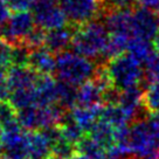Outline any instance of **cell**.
I'll return each instance as SVG.
<instances>
[{
    "label": "cell",
    "instance_id": "52a82bcc",
    "mask_svg": "<svg viewBox=\"0 0 159 159\" xmlns=\"http://www.w3.org/2000/svg\"><path fill=\"white\" fill-rule=\"evenodd\" d=\"M35 28L36 24L33 13L30 11L15 12L1 30V38L13 46L24 43Z\"/></svg>",
    "mask_w": 159,
    "mask_h": 159
},
{
    "label": "cell",
    "instance_id": "7a4b0ae2",
    "mask_svg": "<svg viewBox=\"0 0 159 159\" xmlns=\"http://www.w3.org/2000/svg\"><path fill=\"white\" fill-rule=\"evenodd\" d=\"M98 65L93 60L77 54L74 50H65L56 55V70L60 81L79 87L94 79Z\"/></svg>",
    "mask_w": 159,
    "mask_h": 159
},
{
    "label": "cell",
    "instance_id": "30bf717a",
    "mask_svg": "<svg viewBox=\"0 0 159 159\" xmlns=\"http://www.w3.org/2000/svg\"><path fill=\"white\" fill-rule=\"evenodd\" d=\"M158 20L153 11L136 6L132 16V35L142 39H153L158 32Z\"/></svg>",
    "mask_w": 159,
    "mask_h": 159
},
{
    "label": "cell",
    "instance_id": "277c9868",
    "mask_svg": "<svg viewBox=\"0 0 159 159\" xmlns=\"http://www.w3.org/2000/svg\"><path fill=\"white\" fill-rule=\"evenodd\" d=\"M159 144L154 138L148 118L137 119L130 124L129 134L126 139V152L137 158L144 159L157 154Z\"/></svg>",
    "mask_w": 159,
    "mask_h": 159
},
{
    "label": "cell",
    "instance_id": "60d3db41",
    "mask_svg": "<svg viewBox=\"0 0 159 159\" xmlns=\"http://www.w3.org/2000/svg\"><path fill=\"white\" fill-rule=\"evenodd\" d=\"M46 159H57V158H55V157H48V158H46Z\"/></svg>",
    "mask_w": 159,
    "mask_h": 159
},
{
    "label": "cell",
    "instance_id": "44dd1931",
    "mask_svg": "<svg viewBox=\"0 0 159 159\" xmlns=\"http://www.w3.org/2000/svg\"><path fill=\"white\" fill-rule=\"evenodd\" d=\"M129 40H130L129 36L110 34L108 45H107V48H105L104 54H103V61H102V63H105V62H108V61L115 59L117 56L123 55V53L128 49Z\"/></svg>",
    "mask_w": 159,
    "mask_h": 159
},
{
    "label": "cell",
    "instance_id": "3957f363",
    "mask_svg": "<svg viewBox=\"0 0 159 159\" xmlns=\"http://www.w3.org/2000/svg\"><path fill=\"white\" fill-rule=\"evenodd\" d=\"M111 83L116 89L124 90L131 87L142 85L144 82V70L140 63L129 54L120 55L105 62Z\"/></svg>",
    "mask_w": 159,
    "mask_h": 159
},
{
    "label": "cell",
    "instance_id": "b9f144b4",
    "mask_svg": "<svg viewBox=\"0 0 159 159\" xmlns=\"http://www.w3.org/2000/svg\"><path fill=\"white\" fill-rule=\"evenodd\" d=\"M156 156H157V158L159 159V150H158V152H157V154H156Z\"/></svg>",
    "mask_w": 159,
    "mask_h": 159
},
{
    "label": "cell",
    "instance_id": "d6986e66",
    "mask_svg": "<svg viewBox=\"0 0 159 159\" xmlns=\"http://www.w3.org/2000/svg\"><path fill=\"white\" fill-rule=\"evenodd\" d=\"M153 45L150 43V40L142 39L134 36L129 40L128 43V53L138 63H146V61L153 54Z\"/></svg>",
    "mask_w": 159,
    "mask_h": 159
},
{
    "label": "cell",
    "instance_id": "ac0fdd59",
    "mask_svg": "<svg viewBox=\"0 0 159 159\" xmlns=\"http://www.w3.org/2000/svg\"><path fill=\"white\" fill-rule=\"evenodd\" d=\"M101 119L114 129L126 126L134 123V119L119 104H105L102 110Z\"/></svg>",
    "mask_w": 159,
    "mask_h": 159
},
{
    "label": "cell",
    "instance_id": "f1b7e54d",
    "mask_svg": "<svg viewBox=\"0 0 159 159\" xmlns=\"http://www.w3.org/2000/svg\"><path fill=\"white\" fill-rule=\"evenodd\" d=\"M11 11L14 12H24L30 11V8H34L36 0H7L6 2Z\"/></svg>",
    "mask_w": 159,
    "mask_h": 159
},
{
    "label": "cell",
    "instance_id": "ffe728a7",
    "mask_svg": "<svg viewBox=\"0 0 159 159\" xmlns=\"http://www.w3.org/2000/svg\"><path fill=\"white\" fill-rule=\"evenodd\" d=\"M88 132L90 137L95 142H97L99 145H102L104 149L109 150L116 145L115 129L109 124H107L105 122H103L102 119H99Z\"/></svg>",
    "mask_w": 159,
    "mask_h": 159
},
{
    "label": "cell",
    "instance_id": "836d02e7",
    "mask_svg": "<svg viewBox=\"0 0 159 159\" xmlns=\"http://www.w3.org/2000/svg\"><path fill=\"white\" fill-rule=\"evenodd\" d=\"M11 89L6 79H0V102L10 99Z\"/></svg>",
    "mask_w": 159,
    "mask_h": 159
},
{
    "label": "cell",
    "instance_id": "8992f818",
    "mask_svg": "<svg viewBox=\"0 0 159 159\" xmlns=\"http://www.w3.org/2000/svg\"><path fill=\"white\" fill-rule=\"evenodd\" d=\"M70 25L82 26L97 20L104 13L101 0H60Z\"/></svg>",
    "mask_w": 159,
    "mask_h": 159
},
{
    "label": "cell",
    "instance_id": "e0dca14e",
    "mask_svg": "<svg viewBox=\"0 0 159 159\" xmlns=\"http://www.w3.org/2000/svg\"><path fill=\"white\" fill-rule=\"evenodd\" d=\"M103 107L104 105L102 104L93 105V107H75L70 115L75 122L88 132L101 119Z\"/></svg>",
    "mask_w": 159,
    "mask_h": 159
},
{
    "label": "cell",
    "instance_id": "7bdbcfd3",
    "mask_svg": "<svg viewBox=\"0 0 159 159\" xmlns=\"http://www.w3.org/2000/svg\"><path fill=\"white\" fill-rule=\"evenodd\" d=\"M4 1H5V2H7V0H4Z\"/></svg>",
    "mask_w": 159,
    "mask_h": 159
},
{
    "label": "cell",
    "instance_id": "4fadbf2b",
    "mask_svg": "<svg viewBox=\"0 0 159 159\" xmlns=\"http://www.w3.org/2000/svg\"><path fill=\"white\" fill-rule=\"evenodd\" d=\"M28 67L38 75H52L56 70V57L46 47L30 50Z\"/></svg>",
    "mask_w": 159,
    "mask_h": 159
},
{
    "label": "cell",
    "instance_id": "6da1fadb",
    "mask_svg": "<svg viewBox=\"0 0 159 159\" xmlns=\"http://www.w3.org/2000/svg\"><path fill=\"white\" fill-rule=\"evenodd\" d=\"M109 38L104 22L93 20L75 28L71 48L77 54L90 60H99V63H102Z\"/></svg>",
    "mask_w": 159,
    "mask_h": 159
},
{
    "label": "cell",
    "instance_id": "7c38bea8",
    "mask_svg": "<svg viewBox=\"0 0 159 159\" xmlns=\"http://www.w3.org/2000/svg\"><path fill=\"white\" fill-rule=\"evenodd\" d=\"M38 77L39 75L30 69L28 66H12L6 76V81L12 93L14 90L34 88Z\"/></svg>",
    "mask_w": 159,
    "mask_h": 159
},
{
    "label": "cell",
    "instance_id": "9c48e42d",
    "mask_svg": "<svg viewBox=\"0 0 159 159\" xmlns=\"http://www.w3.org/2000/svg\"><path fill=\"white\" fill-rule=\"evenodd\" d=\"M134 7L136 6L105 11L102 18L109 34L124 36L132 34V16Z\"/></svg>",
    "mask_w": 159,
    "mask_h": 159
},
{
    "label": "cell",
    "instance_id": "2e32d148",
    "mask_svg": "<svg viewBox=\"0 0 159 159\" xmlns=\"http://www.w3.org/2000/svg\"><path fill=\"white\" fill-rule=\"evenodd\" d=\"M27 159H46L52 153V144L41 131L27 132Z\"/></svg>",
    "mask_w": 159,
    "mask_h": 159
},
{
    "label": "cell",
    "instance_id": "d6a6232c",
    "mask_svg": "<svg viewBox=\"0 0 159 159\" xmlns=\"http://www.w3.org/2000/svg\"><path fill=\"white\" fill-rule=\"evenodd\" d=\"M136 6L151 11H159V0H134Z\"/></svg>",
    "mask_w": 159,
    "mask_h": 159
},
{
    "label": "cell",
    "instance_id": "1f68e13d",
    "mask_svg": "<svg viewBox=\"0 0 159 159\" xmlns=\"http://www.w3.org/2000/svg\"><path fill=\"white\" fill-rule=\"evenodd\" d=\"M148 122H149L150 126H151V130L153 132L154 138L157 139L159 144V111L157 112H152L148 117Z\"/></svg>",
    "mask_w": 159,
    "mask_h": 159
},
{
    "label": "cell",
    "instance_id": "7402d4cb",
    "mask_svg": "<svg viewBox=\"0 0 159 159\" xmlns=\"http://www.w3.org/2000/svg\"><path fill=\"white\" fill-rule=\"evenodd\" d=\"M76 148L82 154H85L93 159H107L108 156V150L95 142L90 136L83 137L76 144Z\"/></svg>",
    "mask_w": 159,
    "mask_h": 159
},
{
    "label": "cell",
    "instance_id": "ba28073f",
    "mask_svg": "<svg viewBox=\"0 0 159 159\" xmlns=\"http://www.w3.org/2000/svg\"><path fill=\"white\" fill-rule=\"evenodd\" d=\"M36 26L43 30H50L66 26L69 22L62 7L57 4L36 2L33 8Z\"/></svg>",
    "mask_w": 159,
    "mask_h": 159
},
{
    "label": "cell",
    "instance_id": "4dcf8cb0",
    "mask_svg": "<svg viewBox=\"0 0 159 159\" xmlns=\"http://www.w3.org/2000/svg\"><path fill=\"white\" fill-rule=\"evenodd\" d=\"M11 18V8L4 0H0V32L4 30Z\"/></svg>",
    "mask_w": 159,
    "mask_h": 159
},
{
    "label": "cell",
    "instance_id": "74e56055",
    "mask_svg": "<svg viewBox=\"0 0 159 159\" xmlns=\"http://www.w3.org/2000/svg\"><path fill=\"white\" fill-rule=\"evenodd\" d=\"M4 152V144H2V140H1V137H0V156Z\"/></svg>",
    "mask_w": 159,
    "mask_h": 159
},
{
    "label": "cell",
    "instance_id": "d4e9b609",
    "mask_svg": "<svg viewBox=\"0 0 159 159\" xmlns=\"http://www.w3.org/2000/svg\"><path fill=\"white\" fill-rule=\"evenodd\" d=\"M143 105L150 114L159 111V82L148 84L143 95Z\"/></svg>",
    "mask_w": 159,
    "mask_h": 159
},
{
    "label": "cell",
    "instance_id": "e575fe53",
    "mask_svg": "<svg viewBox=\"0 0 159 159\" xmlns=\"http://www.w3.org/2000/svg\"><path fill=\"white\" fill-rule=\"evenodd\" d=\"M152 45H153V48L154 50L159 53V30L157 32V34L154 35L153 40H152Z\"/></svg>",
    "mask_w": 159,
    "mask_h": 159
},
{
    "label": "cell",
    "instance_id": "8fae6325",
    "mask_svg": "<svg viewBox=\"0 0 159 159\" xmlns=\"http://www.w3.org/2000/svg\"><path fill=\"white\" fill-rule=\"evenodd\" d=\"M75 28L76 26L74 25H66L55 30H46L43 47H46L55 55L68 50V47L71 46L73 42Z\"/></svg>",
    "mask_w": 159,
    "mask_h": 159
},
{
    "label": "cell",
    "instance_id": "f546056e",
    "mask_svg": "<svg viewBox=\"0 0 159 159\" xmlns=\"http://www.w3.org/2000/svg\"><path fill=\"white\" fill-rule=\"evenodd\" d=\"M103 10L110 11L116 8H126V7H134L136 6L134 0H101Z\"/></svg>",
    "mask_w": 159,
    "mask_h": 159
},
{
    "label": "cell",
    "instance_id": "d590c367",
    "mask_svg": "<svg viewBox=\"0 0 159 159\" xmlns=\"http://www.w3.org/2000/svg\"><path fill=\"white\" fill-rule=\"evenodd\" d=\"M69 159H93V158H90V157L85 156V154L80 153V154H74V156H73V157H70Z\"/></svg>",
    "mask_w": 159,
    "mask_h": 159
},
{
    "label": "cell",
    "instance_id": "8d00e7d4",
    "mask_svg": "<svg viewBox=\"0 0 159 159\" xmlns=\"http://www.w3.org/2000/svg\"><path fill=\"white\" fill-rule=\"evenodd\" d=\"M36 2H46V4H56L60 0H36Z\"/></svg>",
    "mask_w": 159,
    "mask_h": 159
},
{
    "label": "cell",
    "instance_id": "ab89813d",
    "mask_svg": "<svg viewBox=\"0 0 159 159\" xmlns=\"http://www.w3.org/2000/svg\"><path fill=\"white\" fill-rule=\"evenodd\" d=\"M157 20H158V25H159V11L157 12Z\"/></svg>",
    "mask_w": 159,
    "mask_h": 159
},
{
    "label": "cell",
    "instance_id": "603a6c76",
    "mask_svg": "<svg viewBox=\"0 0 159 159\" xmlns=\"http://www.w3.org/2000/svg\"><path fill=\"white\" fill-rule=\"evenodd\" d=\"M60 130H61L62 136L73 144H77L80 140L84 137L85 132L84 130L75 122L71 115H65L63 122H61Z\"/></svg>",
    "mask_w": 159,
    "mask_h": 159
},
{
    "label": "cell",
    "instance_id": "83f0119b",
    "mask_svg": "<svg viewBox=\"0 0 159 159\" xmlns=\"http://www.w3.org/2000/svg\"><path fill=\"white\" fill-rule=\"evenodd\" d=\"M52 152L54 154L55 158L57 159H69L75 154V146L73 143H70L69 140L62 136L61 138L53 145Z\"/></svg>",
    "mask_w": 159,
    "mask_h": 159
},
{
    "label": "cell",
    "instance_id": "5b68a950",
    "mask_svg": "<svg viewBox=\"0 0 159 159\" xmlns=\"http://www.w3.org/2000/svg\"><path fill=\"white\" fill-rule=\"evenodd\" d=\"M18 120L21 126L30 131L43 130L49 126H55V123L62 119L63 114L60 105L38 107L32 105L16 112Z\"/></svg>",
    "mask_w": 159,
    "mask_h": 159
},
{
    "label": "cell",
    "instance_id": "f35d334b",
    "mask_svg": "<svg viewBox=\"0 0 159 159\" xmlns=\"http://www.w3.org/2000/svg\"><path fill=\"white\" fill-rule=\"evenodd\" d=\"M144 159H158V158H157V156H152V157H148V158H144Z\"/></svg>",
    "mask_w": 159,
    "mask_h": 159
},
{
    "label": "cell",
    "instance_id": "5bb4252c",
    "mask_svg": "<svg viewBox=\"0 0 159 159\" xmlns=\"http://www.w3.org/2000/svg\"><path fill=\"white\" fill-rule=\"evenodd\" d=\"M143 95H144V90L142 88V85L120 90L118 104L132 117L134 122L137 120V118L139 117V111L142 109H145L143 105Z\"/></svg>",
    "mask_w": 159,
    "mask_h": 159
},
{
    "label": "cell",
    "instance_id": "cb8c5ba5",
    "mask_svg": "<svg viewBox=\"0 0 159 159\" xmlns=\"http://www.w3.org/2000/svg\"><path fill=\"white\" fill-rule=\"evenodd\" d=\"M77 103V88L75 85L57 81V105L73 108Z\"/></svg>",
    "mask_w": 159,
    "mask_h": 159
},
{
    "label": "cell",
    "instance_id": "9a60e30c",
    "mask_svg": "<svg viewBox=\"0 0 159 159\" xmlns=\"http://www.w3.org/2000/svg\"><path fill=\"white\" fill-rule=\"evenodd\" d=\"M104 89L95 79L87 81L77 88V107H93L103 103Z\"/></svg>",
    "mask_w": 159,
    "mask_h": 159
},
{
    "label": "cell",
    "instance_id": "484cf974",
    "mask_svg": "<svg viewBox=\"0 0 159 159\" xmlns=\"http://www.w3.org/2000/svg\"><path fill=\"white\" fill-rule=\"evenodd\" d=\"M12 49L13 46L5 39L0 38V79H6L12 68Z\"/></svg>",
    "mask_w": 159,
    "mask_h": 159
},
{
    "label": "cell",
    "instance_id": "4316f807",
    "mask_svg": "<svg viewBox=\"0 0 159 159\" xmlns=\"http://www.w3.org/2000/svg\"><path fill=\"white\" fill-rule=\"evenodd\" d=\"M153 82H159V53H153L145 63L144 83Z\"/></svg>",
    "mask_w": 159,
    "mask_h": 159
}]
</instances>
